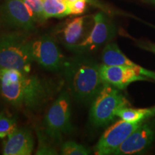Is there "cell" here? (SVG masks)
I'll return each instance as SVG.
<instances>
[{
    "label": "cell",
    "mask_w": 155,
    "mask_h": 155,
    "mask_svg": "<svg viewBox=\"0 0 155 155\" xmlns=\"http://www.w3.org/2000/svg\"><path fill=\"white\" fill-rule=\"evenodd\" d=\"M0 92L12 105L35 111L51 97L48 83L30 73L16 69H0Z\"/></svg>",
    "instance_id": "cell-1"
},
{
    "label": "cell",
    "mask_w": 155,
    "mask_h": 155,
    "mask_svg": "<svg viewBox=\"0 0 155 155\" xmlns=\"http://www.w3.org/2000/svg\"><path fill=\"white\" fill-rule=\"evenodd\" d=\"M100 65L83 56L65 62L63 68L68 90L78 101L84 104L93 101L102 88L104 83Z\"/></svg>",
    "instance_id": "cell-2"
},
{
    "label": "cell",
    "mask_w": 155,
    "mask_h": 155,
    "mask_svg": "<svg viewBox=\"0 0 155 155\" xmlns=\"http://www.w3.org/2000/svg\"><path fill=\"white\" fill-rule=\"evenodd\" d=\"M32 61L31 42L24 36L10 33L0 38V69H16L30 73Z\"/></svg>",
    "instance_id": "cell-3"
},
{
    "label": "cell",
    "mask_w": 155,
    "mask_h": 155,
    "mask_svg": "<svg viewBox=\"0 0 155 155\" xmlns=\"http://www.w3.org/2000/svg\"><path fill=\"white\" fill-rule=\"evenodd\" d=\"M127 106L129 102L119 89L104 83L93 101L90 111L91 121L97 127L107 126L116 117L118 110Z\"/></svg>",
    "instance_id": "cell-4"
},
{
    "label": "cell",
    "mask_w": 155,
    "mask_h": 155,
    "mask_svg": "<svg viewBox=\"0 0 155 155\" xmlns=\"http://www.w3.org/2000/svg\"><path fill=\"white\" fill-rule=\"evenodd\" d=\"M70 101L68 93L62 92L53 103L45 117L46 133L56 141H60L64 134L73 131Z\"/></svg>",
    "instance_id": "cell-5"
},
{
    "label": "cell",
    "mask_w": 155,
    "mask_h": 155,
    "mask_svg": "<svg viewBox=\"0 0 155 155\" xmlns=\"http://www.w3.org/2000/svg\"><path fill=\"white\" fill-rule=\"evenodd\" d=\"M94 28L90 34L80 43L71 46L68 49L79 54L89 53L113 40L116 34V28L105 14L103 12L97 13L94 15Z\"/></svg>",
    "instance_id": "cell-6"
},
{
    "label": "cell",
    "mask_w": 155,
    "mask_h": 155,
    "mask_svg": "<svg viewBox=\"0 0 155 155\" xmlns=\"http://www.w3.org/2000/svg\"><path fill=\"white\" fill-rule=\"evenodd\" d=\"M31 53L33 61L48 71H59L65 62L55 40L49 35H43L31 42Z\"/></svg>",
    "instance_id": "cell-7"
},
{
    "label": "cell",
    "mask_w": 155,
    "mask_h": 155,
    "mask_svg": "<svg viewBox=\"0 0 155 155\" xmlns=\"http://www.w3.org/2000/svg\"><path fill=\"white\" fill-rule=\"evenodd\" d=\"M142 123H129L121 119L114 123L101 137L95 147V154L97 155L114 154L122 143L137 130Z\"/></svg>",
    "instance_id": "cell-8"
},
{
    "label": "cell",
    "mask_w": 155,
    "mask_h": 155,
    "mask_svg": "<svg viewBox=\"0 0 155 155\" xmlns=\"http://www.w3.org/2000/svg\"><path fill=\"white\" fill-rule=\"evenodd\" d=\"M155 140V116L142 124L122 143L114 155L140 154L150 148Z\"/></svg>",
    "instance_id": "cell-9"
},
{
    "label": "cell",
    "mask_w": 155,
    "mask_h": 155,
    "mask_svg": "<svg viewBox=\"0 0 155 155\" xmlns=\"http://www.w3.org/2000/svg\"><path fill=\"white\" fill-rule=\"evenodd\" d=\"M0 12L3 19L9 26L25 31L35 29V20L22 0H6Z\"/></svg>",
    "instance_id": "cell-10"
},
{
    "label": "cell",
    "mask_w": 155,
    "mask_h": 155,
    "mask_svg": "<svg viewBox=\"0 0 155 155\" xmlns=\"http://www.w3.org/2000/svg\"><path fill=\"white\" fill-rule=\"evenodd\" d=\"M100 73L104 83L123 90L131 83L140 81H150L147 78L137 74L132 68L121 65H100Z\"/></svg>",
    "instance_id": "cell-11"
},
{
    "label": "cell",
    "mask_w": 155,
    "mask_h": 155,
    "mask_svg": "<svg viewBox=\"0 0 155 155\" xmlns=\"http://www.w3.org/2000/svg\"><path fill=\"white\" fill-rule=\"evenodd\" d=\"M33 149V137L26 128H17L2 143L4 155H30Z\"/></svg>",
    "instance_id": "cell-12"
},
{
    "label": "cell",
    "mask_w": 155,
    "mask_h": 155,
    "mask_svg": "<svg viewBox=\"0 0 155 155\" xmlns=\"http://www.w3.org/2000/svg\"><path fill=\"white\" fill-rule=\"evenodd\" d=\"M85 17H77L70 21L62 30V41L63 44L69 48L71 46L80 43L84 40Z\"/></svg>",
    "instance_id": "cell-13"
},
{
    "label": "cell",
    "mask_w": 155,
    "mask_h": 155,
    "mask_svg": "<svg viewBox=\"0 0 155 155\" xmlns=\"http://www.w3.org/2000/svg\"><path fill=\"white\" fill-rule=\"evenodd\" d=\"M129 59L122 53L116 42H108L102 52L103 64L107 65L127 66Z\"/></svg>",
    "instance_id": "cell-14"
},
{
    "label": "cell",
    "mask_w": 155,
    "mask_h": 155,
    "mask_svg": "<svg viewBox=\"0 0 155 155\" xmlns=\"http://www.w3.org/2000/svg\"><path fill=\"white\" fill-rule=\"evenodd\" d=\"M45 19L50 17H63L71 15L68 5L64 0H42Z\"/></svg>",
    "instance_id": "cell-15"
},
{
    "label": "cell",
    "mask_w": 155,
    "mask_h": 155,
    "mask_svg": "<svg viewBox=\"0 0 155 155\" xmlns=\"http://www.w3.org/2000/svg\"><path fill=\"white\" fill-rule=\"evenodd\" d=\"M17 129V121L10 114H0V139H5Z\"/></svg>",
    "instance_id": "cell-16"
},
{
    "label": "cell",
    "mask_w": 155,
    "mask_h": 155,
    "mask_svg": "<svg viewBox=\"0 0 155 155\" xmlns=\"http://www.w3.org/2000/svg\"><path fill=\"white\" fill-rule=\"evenodd\" d=\"M61 154L63 155H88L91 154V151L75 141H68L62 145Z\"/></svg>",
    "instance_id": "cell-17"
},
{
    "label": "cell",
    "mask_w": 155,
    "mask_h": 155,
    "mask_svg": "<svg viewBox=\"0 0 155 155\" xmlns=\"http://www.w3.org/2000/svg\"><path fill=\"white\" fill-rule=\"evenodd\" d=\"M27 8L35 22H43L45 20L43 11L42 0H22Z\"/></svg>",
    "instance_id": "cell-18"
},
{
    "label": "cell",
    "mask_w": 155,
    "mask_h": 155,
    "mask_svg": "<svg viewBox=\"0 0 155 155\" xmlns=\"http://www.w3.org/2000/svg\"><path fill=\"white\" fill-rule=\"evenodd\" d=\"M38 137L39 144L38 150L36 151V154L53 155L58 154L55 149L48 142L45 135L42 134V133L40 132V131H38Z\"/></svg>",
    "instance_id": "cell-19"
},
{
    "label": "cell",
    "mask_w": 155,
    "mask_h": 155,
    "mask_svg": "<svg viewBox=\"0 0 155 155\" xmlns=\"http://www.w3.org/2000/svg\"><path fill=\"white\" fill-rule=\"evenodd\" d=\"M88 0H77L68 5L71 15H81L86 9L87 2Z\"/></svg>",
    "instance_id": "cell-20"
},
{
    "label": "cell",
    "mask_w": 155,
    "mask_h": 155,
    "mask_svg": "<svg viewBox=\"0 0 155 155\" xmlns=\"http://www.w3.org/2000/svg\"><path fill=\"white\" fill-rule=\"evenodd\" d=\"M137 45L141 49L147 50V51H149L150 53L155 54V44L152 43V42L146 41H138L137 42Z\"/></svg>",
    "instance_id": "cell-21"
},
{
    "label": "cell",
    "mask_w": 155,
    "mask_h": 155,
    "mask_svg": "<svg viewBox=\"0 0 155 155\" xmlns=\"http://www.w3.org/2000/svg\"><path fill=\"white\" fill-rule=\"evenodd\" d=\"M143 2L145 3L151 4V5H155V0H143Z\"/></svg>",
    "instance_id": "cell-22"
},
{
    "label": "cell",
    "mask_w": 155,
    "mask_h": 155,
    "mask_svg": "<svg viewBox=\"0 0 155 155\" xmlns=\"http://www.w3.org/2000/svg\"><path fill=\"white\" fill-rule=\"evenodd\" d=\"M64 1H65V2L68 5H71V3L74 2H75V1H77V0H64Z\"/></svg>",
    "instance_id": "cell-23"
}]
</instances>
